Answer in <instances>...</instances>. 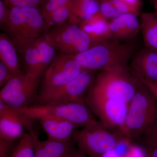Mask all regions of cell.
Segmentation results:
<instances>
[{
  "label": "cell",
  "instance_id": "1",
  "mask_svg": "<svg viewBox=\"0 0 157 157\" xmlns=\"http://www.w3.org/2000/svg\"><path fill=\"white\" fill-rule=\"evenodd\" d=\"M136 49L134 40L124 43L109 40L98 43L81 53L71 56L86 70L95 71L128 70V62Z\"/></svg>",
  "mask_w": 157,
  "mask_h": 157
},
{
  "label": "cell",
  "instance_id": "2",
  "mask_svg": "<svg viewBox=\"0 0 157 157\" xmlns=\"http://www.w3.org/2000/svg\"><path fill=\"white\" fill-rule=\"evenodd\" d=\"M157 121V100L150 90L137 80L136 93L129 104L124 135L132 140H138Z\"/></svg>",
  "mask_w": 157,
  "mask_h": 157
},
{
  "label": "cell",
  "instance_id": "3",
  "mask_svg": "<svg viewBox=\"0 0 157 157\" xmlns=\"http://www.w3.org/2000/svg\"><path fill=\"white\" fill-rule=\"evenodd\" d=\"M2 28L13 42H32L50 29L42 13L34 7H11Z\"/></svg>",
  "mask_w": 157,
  "mask_h": 157
},
{
  "label": "cell",
  "instance_id": "4",
  "mask_svg": "<svg viewBox=\"0 0 157 157\" xmlns=\"http://www.w3.org/2000/svg\"><path fill=\"white\" fill-rule=\"evenodd\" d=\"M137 80L128 70L101 71L87 95L130 104L137 89Z\"/></svg>",
  "mask_w": 157,
  "mask_h": 157
},
{
  "label": "cell",
  "instance_id": "5",
  "mask_svg": "<svg viewBox=\"0 0 157 157\" xmlns=\"http://www.w3.org/2000/svg\"><path fill=\"white\" fill-rule=\"evenodd\" d=\"M14 108L35 121L45 117L55 118L71 122L77 128L92 127L99 123L84 101Z\"/></svg>",
  "mask_w": 157,
  "mask_h": 157
},
{
  "label": "cell",
  "instance_id": "6",
  "mask_svg": "<svg viewBox=\"0 0 157 157\" xmlns=\"http://www.w3.org/2000/svg\"><path fill=\"white\" fill-rule=\"evenodd\" d=\"M124 136L120 132L106 128L99 123L94 126L75 129L71 138L88 157H102L112 150Z\"/></svg>",
  "mask_w": 157,
  "mask_h": 157
},
{
  "label": "cell",
  "instance_id": "7",
  "mask_svg": "<svg viewBox=\"0 0 157 157\" xmlns=\"http://www.w3.org/2000/svg\"><path fill=\"white\" fill-rule=\"evenodd\" d=\"M45 36L56 50L68 55L81 53L101 42L93 39L79 25L69 21L54 27Z\"/></svg>",
  "mask_w": 157,
  "mask_h": 157
},
{
  "label": "cell",
  "instance_id": "8",
  "mask_svg": "<svg viewBox=\"0 0 157 157\" xmlns=\"http://www.w3.org/2000/svg\"><path fill=\"white\" fill-rule=\"evenodd\" d=\"M83 70L71 55L56 56L42 76L36 99L73 81Z\"/></svg>",
  "mask_w": 157,
  "mask_h": 157
},
{
  "label": "cell",
  "instance_id": "9",
  "mask_svg": "<svg viewBox=\"0 0 157 157\" xmlns=\"http://www.w3.org/2000/svg\"><path fill=\"white\" fill-rule=\"evenodd\" d=\"M85 102L93 115L98 118V121L103 127L120 132L124 135L129 104L89 95L86 97Z\"/></svg>",
  "mask_w": 157,
  "mask_h": 157
},
{
  "label": "cell",
  "instance_id": "10",
  "mask_svg": "<svg viewBox=\"0 0 157 157\" xmlns=\"http://www.w3.org/2000/svg\"><path fill=\"white\" fill-rule=\"evenodd\" d=\"M41 80L25 73L13 76L1 90L0 100L13 108L31 106L36 99Z\"/></svg>",
  "mask_w": 157,
  "mask_h": 157
},
{
  "label": "cell",
  "instance_id": "11",
  "mask_svg": "<svg viewBox=\"0 0 157 157\" xmlns=\"http://www.w3.org/2000/svg\"><path fill=\"white\" fill-rule=\"evenodd\" d=\"M95 71L84 69L73 81L37 98L38 105L67 104L84 101L95 79Z\"/></svg>",
  "mask_w": 157,
  "mask_h": 157
},
{
  "label": "cell",
  "instance_id": "12",
  "mask_svg": "<svg viewBox=\"0 0 157 157\" xmlns=\"http://www.w3.org/2000/svg\"><path fill=\"white\" fill-rule=\"evenodd\" d=\"M35 121L0 100V138L10 141L21 139L25 135V129L33 130Z\"/></svg>",
  "mask_w": 157,
  "mask_h": 157
},
{
  "label": "cell",
  "instance_id": "13",
  "mask_svg": "<svg viewBox=\"0 0 157 157\" xmlns=\"http://www.w3.org/2000/svg\"><path fill=\"white\" fill-rule=\"evenodd\" d=\"M128 70L138 80H157V51L147 48L135 54Z\"/></svg>",
  "mask_w": 157,
  "mask_h": 157
},
{
  "label": "cell",
  "instance_id": "14",
  "mask_svg": "<svg viewBox=\"0 0 157 157\" xmlns=\"http://www.w3.org/2000/svg\"><path fill=\"white\" fill-rule=\"evenodd\" d=\"M137 16L134 14H122L111 20L109 22L110 40L128 42L134 40L140 29Z\"/></svg>",
  "mask_w": 157,
  "mask_h": 157
},
{
  "label": "cell",
  "instance_id": "15",
  "mask_svg": "<svg viewBox=\"0 0 157 157\" xmlns=\"http://www.w3.org/2000/svg\"><path fill=\"white\" fill-rule=\"evenodd\" d=\"M13 42L18 55L21 57L24 73L33 78L42 80L44 72L41 67L34 41Z\"/></svg>",
  "mask_w": 157,
  "mask_h": 157
},
{
  "label": "cell",
  "instance_id": "16",
  "mask_svg": "<svg viewBox=\"0 0 157 157\" xmlns=\"http://www.w3.org/2000/svg\"><path fill=\"white\" fill-rule=\"evenodd\" d=\"M39 121L45 130L48 139L59 142H66L72 139V136L76 127L71 122L55 118L42 117Z\"/></svg>",
  "mask_w": 157,
  "mask_h": 157
},
{
  "label": "cell",
  "instance_id": "17",
  "mask_svg": "<svg viewBox=\"0 0 157 157\" xmlns=\"http://www.w3.org/2000/svg\"><path fill=\"white\" fill-rule=\"evenodd\" d=\"M35 157H67L75 148L72 139L66 142L49 140L41 141L37 136L35 141Z\"/></svg>",
  "mask_w": 157,
  "mask_h": 157
},
{
  "label": "cell",
  "instance_id": "18",
  "mask_svg": "<svg viewBox=\"0 0 157 157\" xmlns=\"http://www.w3.org/2000/svg\"><path fill=\"white\" fill-rule=\"evenodd\" d=\"M18 53L13 41L6 33L0 34V58L14 76L22 75L24 72L20 67Z\"/></svg>",
  "mask_w": 157,
  "mask_h": 157
},
{
  "label": "cell",
  "instance_id": "19",
  "mask_svg": "<svg viewBox=\"0 0 157 157\" xmlns=\"http://www.w3.org/2000/svg\"><path fill=\"white\" fill-rule=\"evenodd\" d=\"M79 26L94 40L101 42L110 40L109 22L101 12Z\"/></svg>",
  "mask_w": 157,
  "mask_h": 157
},
{
  "label": "cell",
  "instance_id": "20",
  "mask_svg": "<svg viewBox=\"0 0 157 157\" xmlns=\"http://www.w3.org/2000/svg\"><path fill=\"white\" fill-rule=\"evenodd\" d=\"M100 12L98 0H73L71 15L68 21L79 25Z\"/></svg>",
  "mask_w": 157,
  "mask_h": 157
},
{
  "label": "cell",
  "instance_id": "21",
  "mask_svg": "<svg viewBox=\"0 0 157 157\" xmlns=\"http://www.w3.org/2000/svg\"><path fill=\"white\" fill-rule=\"evenodd\" d=\"M140 29L147 47L157 51V14L155 12L142 13Z\"/></svg>",
  "mask_w": 157,
  "mask_h": 157
},
{
  "label": "cell",
  "instance_id": "22",
  "mask_svg": "<svg viewBox=\"0 0 157 157\" xmlns=\"http://www.w3.org/2000/svg\"><path fill=\"white\" fill-rule=\"evenodd\" d=\"M36 48L41 67L45 72L56 57V49L46 39L45 36L39 37L34 41Z\"/></svg>",
  "mask_w": 157,
  "mask_h": 157
},
{
  "label": "cell",
  "instance_id": "23",
  "mask_svg": "<svg viewBox=\"0 0 157 157\" xmlns=\"http://www.w3.org/2000/svg\"><path fill=\"white\" fill-rule=\"evenodd\" d=\"M37 136L33 130L26 133L15 145L10 157H35V141Z\"/></svg>",
  "mask_w": 157,
  "mask_h": 157
},
{
  "label": "cell",
  "instance_id": "24",
  "mask_svg": "<svg viewBox=\"0 0 157 157\" xmlns=\"http://www.w3.org/2000/svg\"><path fill=\"white\" fill-rule=\"evenodd\" d=\"M73 2V1L67 5L59 8L45 17V21L50 29L68 21L71 15Z\"/></svg>",
  "mask_w": 157,
  "mask_h": 157
},
{
  "label": "cell",
  "instance_id": "25",
  "mask_svg": "<svg viewBox=\"0 0 157 157\" xmlns=\"http://www.w3.org/2000/svg\"><path fill=\"white\" fill-rule=\"evenodd\" d=\"M98 1L101 14L107 19L113 20L121 15L116 9L112 0Z\"/></svg>",
  "mask_w": 157,
  "mask_h": 157
},
{
  "label": "cell",
  "instance_id": "26",
  "mask_svg": "<svg viewBox=\"0 0 157 157\" xmlns=\"http://www.w3.org/2000/svg\"><path fill=\"white\" fill-rule=\"evenodd\" d=\"M73 0H46L42 7L41 13L44 19L53 11L66 6Z\"/></svg>",
  "mask_w": 157,
  "mask_h": 157
},
{
  "label": "cell",
  "instance_id": "27",
  "mask_svg": "<svg viewBox=\"0 0 157 157\" xmlns=\"http://www.w3.org/2000/svg\"><path fill=\"white\" fill-rule=\"evenodd\" d=\"M138 140H140L144 147L157 146V121L154 125Z\"/></svg>",
  "mask_w": 157,
  "mask_h": 157
},
{
  "label": "cell",
  "instance_id": "28",
  "mask_svg": "<svg viewBox=\"0 0 157 157\" xmlns=\"http://www.w3.org/2000/svg\"><path fill=\"white\" fill-rule=\"evenodd\" d=\"M132 141L124 136L118 141L113 150L120 157H126L131 150Z\"/></svg>",
  "mask_w": 157,
  "mask_h": 157
},
{
  "label": "cell",
  "instance_id": "29",
  "mask_svg": "<svg viewBox=\"0 0 157 157\" xmlns=\"http://www.w3.org/2000/svg\"><path fill=\"white\" fill-rule=\"evenodd\" d=\"M114 7L120 14H134L138 16L140 10L120 0H112Z\"/></svg>",
  "mask_w": 157,
  "mask_h": 157
},
{
  "label": "cell",
  "instance_id": "30",
  "mask_svg": "<svg viewBox=\"0 0 157 157\" xmlns=\"http://www.w3.org/2000/svg\"><path fill=\"white\" fill-rule=\"evenodd\" d=\"M14 141H10L0 138V157L11 156L15 147Z\"/></svg>",
  "mask_w": 157,
  "mask_h": 157
},
{
  "label": "cell",
  "instance_id": "31",
  "mask_svg": "<svg viewBox=\"0 0 157 157\" xmlns=\"http://www.w3.org/2000/svg\"><path fill=\"white\" fill-rule=\"evenodd\" d=\"M6 1L11 7L36 8L42 0H6Z\"/></svg>",
  "mask_w": 157,
  "mask_h": 157
},
{
  "label": "cell",
  "instance_id": "32",
  "mask_svg": "<svg viewBox=\"0 0 157 157\" xmlns=\"http://www.w3.org/2000/svg\"><path fill=\"white\" fill-rule=\"evenodd\" d=\"M14 76L11 73L6 65L1 62L0 63V86L3 87Z\"/></svg>",
  "mask_w": 157,
  "mask_h": 157
},
{
  "label": "cell",
  "instance_id": "33",
  "mask_svg": "<svg viewBox=\"0 0 157 157\" xmlns=\"http://www.w3.org/2000/svg\"><path fill=\"white\" fill-rule=\"evenodd\" d=\"M10 9L6 6L2 0H0V23L3 25L7 22L10 14Z\"/></svg>",
  "mask_w": 157,
  "mask_h": 157
},
{
  "label": "cell",
  "instance_id": "34",
  "mask_svg": "<svg viewBox=\"0 0 157 157\" xmlns=\"http://www.w3.org/2000/svg\"><path fill=\"white\" fill-rule=\"evenodd\" d=\"M138 80L141 82L150 90L157 101V80L156 81L148 80Z\"/></svg>",
  "mask_w": 157,
  "mask_h": 157
},
{
  "label": "cell",
  "instance_id": "35",
  "mask_svg": "<svg viewBox=\"0 0 157 157\" xmlns=\"http://www.w3.org/2000/svg\"><path fill=\"white\" fill-rule=\"evenodd\" d=\"M126 3L128 5L134 7L135 9L140 10L142 6V1L141 0H120Z\"/></svg>",
  "mask_w": 157,
  "mask_h": 157
},
{
  "label": "cell",
  "instance_id": "36",
  "mask_svg": "<svg viewBox=\"0 0 157 157\" xmlns=\"http://www.w3.org/2000/svg\"><path fill=\"white\" fill-rule=\"evenodd\" d=\"M147 157H157V146L145 147Z\"/></svg>",
  "mask_w": 157,
  "mask_h": 157
},
{
  "label": "cell",
  "instance_id": "37",
  "mask_svg": "<svg viewBox=\"0 0 157 157\" xmlns=\"http://www.w3.org/2000/svg\"><path fill=\"white\" fill-rule=\"evenodd\" d=\"M67 157H88L78 149L75 148Z\"/></svg>",
  "mask_w": 157,
  "mask_h": 157
},
{
  "label": "cell",
  "instance_id": "38",
  "mask_svg": "<svg viewBox=\"0 0 157 157\" xmlns=\"http://www.w3.org/2000/svg\"><path fill=\"white\" fill-rule=\"evenodd\" d=\"M102 157H120L113 149L103 155Z\"/></svg>",
  "mask_w": 157,
  "mask_h": 157
},
{
  "label": "cell",
  "instance_id": "39",
  "mask_svg": "<svg viewBox=\"0 0 157 157\" xmlns=\"http://www.w3.org/2000/svg\"><path fill=\"white\" fill-rule=\"evenodd\" d=\"M153 5L154 8L155 10V12L157 14V0H152V1Z\"/></svg>",
  "mask_w": 157,
  "mask_h": 157
}]
</instances>
